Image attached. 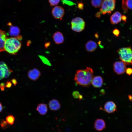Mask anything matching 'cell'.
Returning <instances> with one entry per match:
<instances>
[{
  "label": "cell",
  "instance_id": "cell-23",
  "mask_svg": "<svg viewBox=\"0 0 132 132\" xmlns=\"http://www.w3.org/2000/svg\"><path fill=\"white\" fill-rule=\"evenodd\" d=\"M8 124H9L7 122L3 120H1L0 123V125L1 127L4 129L8 128L9 126Z\"/></svg>",
  "mask_w": 132,
  "mask_h": 132
},
{
  "label": "cell",
  "instance_id": "cell-10",
  "mask_svg": "<svg viewBox=\"0 0 132 132\" xmlns=\"http://www.w3.org/2000/svg\"><path fill=\"white\" fill-rule=\"evenodd\" d=\"M122 15L119 12H115L110 16V20L112 24H117L120 22L121 20Z\"/></svg>",
  "mask_w": 132,
  "mask_h": 132
},
{
  "label": "cell",
  "instance_id": "cell-28",
  "mask_svg": "<svg viewBox=\"0 0 132 132\" xmlns=\"http://www.w3.org/2000/svg\"><path fill=\"white\" fill-rule=\"evenodd\" d=\"M12 84L11 83L10 81H7L5 84V87L7 88H10L11 87Z\"/></svg>",
  "mask_w": 132,
  "mask_h": 132
},
{
  "label": "cell",
  "instance_id": "cell-20",
  "mask_svg": "<svg viewBox=\"0 0 132 132\" xmlns=\"http://www.w3.org/2000/svg\"><path fill=\"white\" fill-rule=\"evenodd\" d=\"M6 120L8 124L12 125L14 123L15 118L12 115H10L6 117Z\"/></svg>",
  "mask_w": 132,
  "mask_h": 132
},
{
  "label": "cell",
  "instance_id": "cell-31",
  "mask_svg": "<svg viewBox=\"0 0 132 132\" xmlns=\"http://www.w3.org/2000/svg\"><path fill=\"white\" fill-rule=\"evenodd\" d=\"M64 3H66L69 5H73V4H74L72 2H71L70 1H66L65 0H63L62 1Z\"/></svg>",
  "mask_w": 132,
  "mask_h": 132
},
{
  "label": "cell",
  "instance_id": "cell-37",
  "mask_svg": "<svg viewBox=\"0 0 132 132\" xmlns=\"http://www.w3.org/2000/svg\"><path fill=\"white\" fill-rule=\"evenodd\" d=\"M31 42L30 41H28L27 43V45H29L31 44Z\"/></svg>",
  "mask_w": 132,
  "mask_h": 132
},
{
  "label": "cell",
  "instance_id": "cell-2",
  "mask_svg": "<svg viewBox=\"0 0 132 132\" xmlns=\"http://www.w3.org/2000/svg\"><path fill=\"white\" fill-rule=\"evenodd\" d=\"M22 39V36L20 35L7 38L5 44V51L10 54L16 55L21 47Z\"/></svg>",
  "mask_w": 132,
  "mask_h": 132
},
{
  "label": "cell",
  "instance_id": "cell-4",
  "mask_svg": "<svg viewBox=\"0 0 132 132\" xmlns=\"http://www.w3.org/2000/svg\"><path fill=\"white\" fill-rule=\"evenodd\" d=\"M117 52L119 58L125 64L132 65V51L130 47L120 48Z\"/></svg>",
  "mask_w": 132,
  "mask_h": 132
},
{
  "label": "cell",
  "instance_id": "cell-32",
  "mask_svg": "<svg viewBox=\"0 0 132 132\" xmlns=\"http://www.w3.org/2000/svg\"><path fill=\"white\" fill-rule=\"evenodd\" d=\"M11 82L14 84L15 86L16 85L17 83V81L16 79H13L11 80Z\"/></svg>",
  "mask_w": 132,
  "mask_h": 132
},
{
  "label": "cell",
  "instance_id": "cell-1",
  "mask_svg": "<svg viewBox=\"0 0 132 132\" xmlns=\"http://www.w3.org/2000/svg\"><path fill=\"white\" fill-rule=\"evenodd\" d=\"M93 73V69L89 67L77 70L75 75L74 80L78 85L88 87L91 84L94 77Z\"/></svg>",
  "mask_w": 132,
  "mask_h": 132
},
{
  "label": "cell",
  "instance_id": "cell-15",
  "mask_svg": "<svg viewBox=\"0 0 132 132\" xmlns=\"http://www.w3.org/2000/svg\"><path fill=\"white\" fill-rule=\"evenodd\" d=\"M95 129L98 131H101L105 128V123L102 119H97L94 123Z\"/></svg>",
  "mask_w": 132,
  "mask_h": 132
},
{
  "label": "cell",
  "instance_id": "cell-35",
  "mask_svg": "<svg viewBox=\"0 0 132 132\" xmlns=\"http://www.w3.org/2000/svg\"><path fill=\"white\" fill-rule=\"evenodd\" d=\"M127 17L125 15H123L122 17V19L125 22L126 21Z\"/></svg>",
  "mask_w": 132,
  "mask_h": 132
},
{
  "label": "cell",
  "instance_id": "cell-17",
  "mask_svg": "<svg viewBox=\"0 0 132 132\" xmlns=\"http://www.w3.org/2000/svg\"><path fill=\"white\" fill-rule=\"evenodd\" d=\"M36 110L40 114L42 115H45L48 111L47 106L45 103H40L37 105Z\"/></svg>",
  "mask_w": 132,
  "mask_h": 132
},
{
  "label": "cell",
  "instance_id": "cell-8",
  "mask_svg": "<svg viewBox=\"0 0 132 132\" xmlns=\"http://www.w3.org/2000/svg\"><path fill=\"white\" fill-rule=\"evenodd\" d=\"M40 71L34 68L29 70L28 73V77L31 80L35 81L39 78L41 75Z\"/></svg>",
  "mask_w": 132,
  "mask_h": 132
},
{
  "label": "cell",
  "instance_id": "cell-9",
  "mask_svg": "<svg viewBox=\"0 0 132 132\" xmlns=\"http://www.w3.org/2000/svg\"><path fill=\"white\" fill-rule=\"evenodd\" d=\"M104 109L107 113H109L114 112L116 110V106L115 103L111 101L107 102L104 106Z\"/></svg>",
  "mask_w": 132,
  "mask_h": 132
},
{
  "label": "cell",
  "instance_id": "cell-29",
  "mask_svg": "<svg viewBox=\"0 0 132 132\" xmlns=\"http://www.w3.org/2000/svg\"><path fill=\"white\" fill-rule=\"evenodd\" d=\"M126 73L129 75L132 73V69L131 68H127L126 69Z\"/></svg>",
  "mask_w": 132,
  "mask_h": 132
},
{
  "label": "cell",
  "instance_id": "cell-6",
  "mask_svg": "<svg viewBox=\"0 0 132 132\" xmlns=\"http://www.w3.org/2000/svg\"><path fill=\"white\" fill-rule=\"evenodd\" d=\"M125 64L122 61L115 62L113 65V70L118 75L123 74L126 69Z\"/></svg>",
  "mask_w": 132,
  "mask_h": 132
},
{
  "label": "cell",
  "instance_id": "cell-24",
  "mask_svg": "<svg viewBox=\"0 0 132 132\" xmlns=\"http://www.w3.org/2000/svg\"><path fill=\"white\" fill-rule=\"evenodd\" d=\"M60 0H49V2L51 6H53L58 4Z\"/></svg>",
  "mask_w": 132,
  "mask_h": 132
},
{
  "label": "cell",
  "instance_id": "cell-27",
  "mask_svg": "<svg viewBox=\"0 0 132 132\" xmlns=\"http://www.w3.org/2000/svg\"><path fill=\"white\" fill-rule=\"evenodd\" d=\"M113 34L117 37L119 36L120 33L119 31L117 29H114L113 30Z\"/></svg>",
  "mask_w": 132,
  "mask_h": 132
},
{
  "label": "cell",
  "instance_id": "cell-14",
  "mask_svg": "<svg viewBox=\"0 0 132 132\" xmlns=\"http://www.w3.org/2000/svg\"><path fill=\"white\" fill-rule=\"evenodd\" d=\"M49 108L53 111H56L59 110L60 107L59 102L56 99H53L50 100L49 103Z\"/></svg>",
  "mask_w": 132,
  "mask_h": 132
},
{
  "label": "cell",
  "instance_id": "cell-11",
  "mask_svg": "<svg viewBox=\"0 0 132 132\" xmlns=\"http://www.w3.org/2000/svg\"><path fill=\"white\" fill-rule=\"evenodd\" d=\"M53 40L57 44H62L64 40V37L62 33L60 32L57 31L52 36Z\"/></svg>",
  "mask_w": 132,
  "mask_h": 132
},
{
  "label": "cell",
  "instance_id": "cell-33",
  "mask_svg": "<svg viewBox=\"0 0 132 132\" xmlns=\"http://www.w3.org/2000/svg\"><path fill=\"white\" fill-rule=\"evenodd\" d=\"M78 7L79 9L82 10L83 9V5L82 3H79L78 4Z\"/></svg>",
  "mask_w": 132,
  "mask_h": 132
},
{
  "label": "cell",
  "instance_id": "cell-13",
  "mask_svg": "<svg viewBox=\"0 0 132 132\" xmlns=\"http://www.w3.org/2000/svg\"><path fill=\"white\" fill-rule=\"evenodd\" d=\"M103 83L102 78L100 76H98L94 77L91 84L94 87L99 88L101 87Z\"/></svg>",
  "mask_w": 132,
  "mask_h": 132
},
{
  "label": "cell",
  "instance_id": "cell-26",
  "mask_svg": "<svg viewBox=\"0 0 132 132\" xmlns=\"http://www.w3.org/2000/svg\"><path fill=\"white\" fill-rule=\"evenodd\" d=\"M127 0H122V7L123 12L125 13H127L128 11V9L126 5V2Z\"/></svg>",
  "mask_w": 132,
  "mask_h": 132
},
{
  "label": "cell",
  "instance_id": "cell-34",
  "mask_svg": "<svg viewBox=\"0 0 132 132\" xmlns=\"http://www.w3.org/2000/svg\"><path fill=\"white\" fill-rule=\"evenodd\" d=\"M50 44V43L49 42L46 43L45 44V48H47L48 47Z\"/></svg>",
  "mask_w": 132,
  "mask_h": 132
},
{
  "label": "cell",
  "instance_id": "cell-36",
  "mask_svg": "<svg viewBox=\"0 0 132 132\" xmlns=\"http://www.w3.org/2000/svg\"><path fill=\"white\" fill-rule=\"evenodd\" d=\"M3 109V107L1 104L0 102V112H1Z\"/></svg>",
  "mask_w": 132,
  "mask_h": 132
},
{
  "label": "cell",
  "instance_id": "cell-5",
  "mask_svg": "<svg viewBox=\"0 0 132 132\" xmlns=\"http://www.w3.org/2000/svg\"><path fill=\"white\" fill-rule=\"evenodd\" d=\"M71 28L73 31L80 32L84 28L85 23L82 18L76 17L73 19L71 22Z\"/></svg>",
  "mask_w": 132,
  "mask_h": 132
},
{
  "label": "cell",
  "instance_id": "cell-12",
  "mask_svg": "<svg viewBox=\"0 0 132 132\" xmlns=\"http://www.w3.org/2000/svg\"><path fill=\"white\" fill-rule=\"evenodd\" d=\"M7 38L6 32L0 30V52L5 51L4 45Z\"/></svg>",
  "mask_w": 132,
  "mask_h": 132
},
{
  "label": "cell",
  "instance_id": "cell-16",
  "mask_svg": "<svg viewBox=\"0 0 132 132\" xmlns=\"http://www.w3.org/2000/svg\"><path fill=\"white\" fill-rule=\"evenodd\" d=\"M97 46L96 43L92 40L88 41L85 44L86 49L88 52H92L94 51L97 48Z\"/></svg>",
  "mask_w": 132,
  "mask_h": 132
},
{
  "label": "cell",
  "instance_id": "cell-21",
  "mask_svg": "<svg viewBox=\"0 0 132 132\" xmlns=\"http://www.w3.org/2000/svg\"><path fill=\"white\" fill-rule=\"evenodd\" d=\"M39 56L44 64L49 66H51V63L46 58L41 55H39Z\"/></svg>",
  "mask_w": 132,
  "mask_h": 132
},
{
  "label": "cell",
  "instance_id": "cell-18",
  "mask_svg": "<svg viewBox=\"0 0 132 132\" xmlns=\"http://www.w3.org/2000/svg\"><path fill=\"white\" fill-rule=\"evenodd\" d=\"M10 23L8 24V25L10 26L9 31V34L10 36L14 37L18 36L20 32L19 28L17 26H13Z\"/></svg>",
  "mask_w": 132,
  "mask_h": 132
},
{
  "label": "cell",
  "instance_id": "cell-19",
  "mask_svg": "<svg viewBox=\"0 0 132 132\" xmlns=\"http://www.w3.org/2000/svg\"><path fill=\"white\" fill-rule=\"evenodd\" d=\"M103 0H91V3L92 6L96 8L100 7L103 2Z\"/></svg>",
  "mask_w": 132,
  "mask_h": 132
},
{
  "label": "cell",
  "instance_id": "cell-30",
  "mask_svg": "<svg viewBox=\"0 0 132 132\" xmlns=\"http://www.w3.org/2000/svg\"><path fill=\"white\" fill-rule=\"evenodd\" d=\"M5 87V85L4 83L2 82L0 83V88L2 91L4 90Z\"/></svg>",
  "mask_w": 132,
  "mask_h": 132
},
{
  "label": "cell",
  "instance_id": "cell-22",
  "mask_svg": "<svg viewBox=\"0 0 132 132\" xmlns=\"http://www.w3.org/2000/svg\"><path fill=\"white\" fill-rule=\"evenodd\" d=\"M72 96L75 98H78L80 100L82 99L83 98L82 95H80L79 92L77 91H74L72 93Z\"/></svg>",
  "mask_w": 132,
  "mask_h": 132
},
{
  "label": "cell",
  "instance_id": "cell-7",
  "mask_svg": "<svg viewBox=\"0 0 132 132\" xmlns=\"http://www.w3.org/2000/svg\"><path fill=\"white\" fill-rule=\"evenodd\" d=\"M52 13L55 18L61 20L64 14V10L61 6H55L53 9Z\"/></svg>",
  "mask_w": 132,
  "mask_h": 132
},
{
  "label": "cell",
  "instance_id": "cell-25",
  "mask_svg": "<svg viewBox=\"0 0 132 132\" xmlns=\"http://www.w3.org/2000/svg\"><path fill=\"white\" fill-rule=\"evenodd\" d=\"M126 5L127 9L132 10V0H127Z\"/></svg>",
  "mask_w": 132,
  "mask_h": 132
},
{
  "label": "cell",
  "instance_id": "cell-3",
  "mask_svg": "<svg viewBox=\"0 0 132 132\" xmlns=\"http://www.w3.org/2000/svg\"><path fill=\"white\" fill-rule=\"evenodd\" d=\"M116 2L115 0H104L100 11L96 14V17L99 18L101 14H111L115 8Z\"/></svg>",
  "mask_w": 132,
  "mask_h": 132
}]
</instances>
